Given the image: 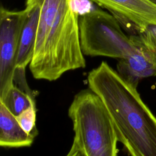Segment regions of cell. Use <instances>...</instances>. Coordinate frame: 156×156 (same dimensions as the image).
Masks as SVG:
<instances>
[{"instance_id":"6da1fadb","label":"cell","mask_w":156,"mask_h":156,"mask_svg":"<svg viewBox=\"0 0 156 156\" xmlns=\"http://www.w3.org/2000/svg\"><path fill=\"white\" fill-rule=\"evenodd\" d=\"M88 88L101 99L113 124L118 141L130 156H156V117L137 87L107 62L88 74Z\"/></svg>"},{"instance_id":"7a4b0ae2","label":"cell","mask_w":156,"mask_h":156,"mask_svg":"<svg viewBox=\"0 0 156 156\" xmlns=\"http://www.w3.org/2000/svg\"><path fill=\"white\" fill-rule=\"evenodd\" d=\"M40 7L33 58L36 79L54 81L67 71L86 66L82 51L75 0H35Z\"/></svg>"},{"instance_id":"3957f363","label":"cell","mask_w":156,"mask_h":156,"mask_svg":"<svg viewBox=\"0 0 156 156\" xmlns=\"http://www.w3.org/2000/svg\"><path fill=\"white\" fill-rule=\"evenodd\" d=\"M76 143L86 156H118V141L109 113L91 89L77 93L68 108Z\"/></svg>"},{"instance_id":"277c9868","label":"cell","mask_w":156,"mask_h":156,"mask_svg":"<svg viewBox=\"0 0 156 156\" xmlns=\"http://www.w3.org/2000/svg\"><path fill=\"white\" fill-rule=\"evenodd\" d=\"M79 27L84 55L121 59L135 50V43L124 33L116 18L100 9L82 13L79 18Z\"/></svg>"},{"instance_id":"5b68a950","label":"cell","mask_w":156,"mask_h":156,"mask_svg":"<svg viewBox=\"0 0 156 156\" xmlns=\"http://www.w3.org/2000/svg\"><path fill=\"white\" fill-rule=\"evenodd\" d=\"M26 16L25 9H0V99L13 85L16 62L22 29Z\"/></svg>"},{"instance_id":"8992f818","label":"cell","mask_w":156,"mask_h":156,"mask_svg":"<svg viewBox=\"0 0 156 156\" xmlns=\"http://www.w3.org/2000/svg\"><path fill=\"white\" fill-rule=\"evenodd\" d=\"M108 10L130 35L156 25V5L148 0H89Z\"/></svg>"},{"instance_id":"52a82bcc","label":"cell","mask_w":156,"mask_h":156,"mask_svg":"<svg viewBox=\"0 0 156 156\" xmlns=\"http://www.w3.org/2000/svg\"><path fill=\"white\" fill-rule=\"evenodd\" d=\"M130 37L136 46L135 50L128 57L119 59L116 71L126 81L137 87L141 79L156 76V60L136 35Z\"/></svg>"},{"instance_id":"ba28073f","label":"cell","mask_w":156,"mask_h":156,"mask_svg":"<svg viewBox=\"0 0 156 156\" xmlns=\"http://www.w3.org/2000/svg\"><path fill=\"white\" fill-rule=\"evenodd\" d=\"M26 16L22 29L16 68H24L30 64L34 55L40 7L35 0H26Z\"/></svg>"},{"instance_id":"9c48e42d","label":"cell","mask_w":156,"mask_h":156,"mask_svg":"<svg viewBox=\"0 0 156 156\" xmlns=\"http://www.w3.org/2000/svg\"><path fill=\"white\" fill-rule=\"evenodd\" d=\"M35 136L25 132L16 118L0 102V146L4 147H29Z\"/></svg>"},{"instance_id":"30bf717a","label":"cell","mask_w":156,"mask_h":156,"mask_svg":"<svg viewBox=\"0 0 156 156\" xmlns=\"http://www.w3.org/2000/svg\"><path fill=\"white\" fill-rule=\"evenodd\" d=\"M6 108L15 116L32 105H35V95L30 94L13 84L7 94L0 99Z\"/></svg>"},{"instance_id":"8fae6325","label":"cell","mask_w":156,"mask_h":156,"mask_svg":"<svg viewBox=\"0 0 156 156\" xmlns=\"http://www.w3.org/2000/svg\"><path fill=\"white\" fill-rule=\"evenodd\" d=\"M36 106L32 105L16 116L21 128L34 136L38 135L36 127Z\"/></svg>"},{"instance_id":"7c38bea8","label":"cell","mask_w":156,"mask_h":156,"mask_svg":"<svg viewBox=\"0 0 156 156\" xmlns=\"http://www.w3.org/2000/svg\"><path fill=\"white\" fill-rule=\"evenodd\" d=\"M141 43L156 60V25H149L136 35Z\"/></svg>"},{"instance_id":"4fadbf2b","label":"cell","mask_w":156,"mask_h":156,"mask_svg":"<svg viewBox=\"0 0 156 156\" xmlns=\"http://www.w3.org/2000/svg\"><path fill=\"white\" fill-rule=\"evenodd\" d=\"M65 156H86L83 151L80 149L79 146L74 143L73 142L71 147Z\"/></svg>"},{"instance_id":"5bb4252c","label":"cell","mask_w":156,"mask_h":156,"mask_svg":"<svg viewBox=\"0 0 156 156\" xmlns=\"http://www.w3.org/2000/svg\"><path fill=\"white\" fill-rule=\"evenodd\" d=\"M149 1H150L151 3L154 4V5H156V0H148Z\"/></svg>"}]
</instances>
